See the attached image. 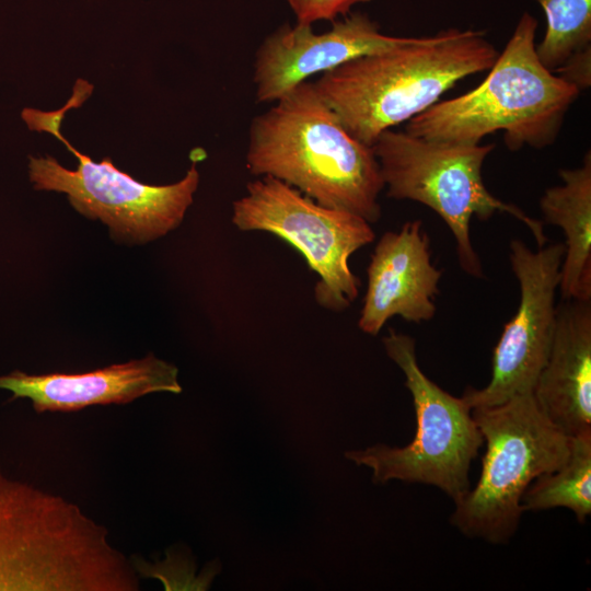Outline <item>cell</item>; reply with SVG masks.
Listing matches in <instances>:
<instances>
[{"instance_id":"cell-1","label":"cell","mask_w":591,"mask_h":591,"mask_svg":"<svg viewBox=\"0 0 591 591\" xmlns=\"http://www.w3.org/2000/svg\"><path fill=\"white\" fill-rule=\"evenodd\" d=\"M246 167L270 176L317 204L358 215L370 223L381 217L383 178L372 147L355 138L305 81L252 119Z\"/></svg>"},{"instance_id":"cell-3","label":"cell","mask_w":591,"mask_h":591,"mask_svg":"<svg viewBox=\"0 0 591 591\" xmlns=\"http://www.w3.org/2000/svg\"><path fill=\"white\" fill-rule=\"evenodd\" d=\"M106 529L60 496L0 470V591H137Z\"/></svg>"},{"instance_id":"cell-10","label":"cell","mask_w":591,"mask_h":591,"mask_svg":"<svg viewBox=\"0 0 591 591\" xmlns=\"http://www.w3.org/2000/svg\"><path fill=\"white\" fill-rule=\"evenodd\" d=\"M565 244L534 252L520 240L510 243L512 270L520 286V304L495 347L489 383L467 387L462 395L473 407H489L534 390L547 360L556 323Z\"/></svg>"},{"instance_id":"cell-15","label":"cell","mask_w":591,"mask_h":591,"mask_svg":"<svg viewBox=\"0 0 591 591\" xmlns=\"http://www.w3.org/2000/svg\"><path fill=\"white\" fill-rule=\"evenodd\" d=\"M563 184L545 190L540 207L546 222L565 234L559 289L565 300H591V154L581 166L560 170Z\"/></svg>"},{"instance_id":"cell-18","label":"cell","mask_w":591,"mask_h":591,"mask_svg":"<svg viewBox=\"0 0 591 591\" xmlns=\"http://www.w3.org/2000/svg\"><path fill=\"white\" fill-rule=\"evenodd\" d=\"M92 91L93 85L91 83L83 79H78L73 86L72 96L65 107L53 112L24 108L21 113L22 119L31 130L45 131L54 135L56 131H60V123L67 111L73 107H80L91 95Z\"/></svg>"},{"instance_id":"cell-12","label":"cell","mask_w":591,"mask_h":591,"mask_svg":"<svg viewBox=\"0 0 591 591\" xmlns=\"http://www.w3.org/2000/svg\"><path fill=\"white\" fill-rule=\"evenodd\" d=\"M367 275L358 320L363 333L378 335L393 316L420 323L436 314L433 299L439 293L442 271L431 263L429 239L420 220L408 221L399 231L380 237Z\"/></svg>"},{"instance_id":"cell-19","label":"cell","mask_w":591,"mask_h":591,"mask_svg":"<svg viewBox=\"0 0 591 591\" xmlns=\"http://www.w3.org/2000/svg\"><path fill=\"white\" fill-rule=\"evenodd\" d=\"M372 0H287L297 23L312 25L318 21H335L358 3Z\"/></svg>"},{"instance_id":"cell-4","label":"cell","mask_w":591,"mask_h":591,"mask_svg":"<svg viewBox=\"0 0 591 591\" xmlns=\"http://www.w3.org/2000/svg\"><path fill=\"white\" fill-rule=\"evenodd\" d=\"M537 25L532 14L523 12L485 80L462 95L437 102L408 120L405 131L476 144L501 130L511 151L553 144L581 91L542 65L535 49Z\"/></svg>"},{"instance_id":"cell-9","label":"cell","mask_w":591,"mask_h":591,"mask_svg":"<svg viewBox=\"0 0 591 591\" xmlns=\"http://www.w3.org/2000/svg\"><path fill=\"white\" fill-rule=\"evenodd\" d=\"M53 136L78 159V167L68 170L50 155L28 157V176L36 190L66 194L79 213L102 221L120 243H148L182 223L199 184L196 161L182 179L148 185L117 169L111 158L93 161L60 131Z\"/></svg>"},{"instance_id":"cell-11","label":"cell","mask_w":591,"mask_h":591,"mask_svg":"<svg viewBox=\"0 0 591 591\" xmlns=\"http://www.w3.org/2000/svg\"><path fill=\"white\" fill-rule=\"evenodd\" d=\"M408 37L383 34L364 13H351L316 33L312 25L288 23L258 47L253 70L259 103H274L309 78L323 74L364 55L398 46Z\"/></svg>"},{"instance_id":"cell-6","label":"cell","mask_w":591,"mask_h":591,"mask_svg":"<svg viewBox=\"0 0 591 591\" xmlns=\"http://www.w3.org/2000/svg\"><path fill=\"white\" fill-rule=\"evenodd\" d=\"M372 149L387 197L418 201L436 211L450 228L459 263L468 275L484 277L470 235L474 216L487 220L496 212H507L531 230L538 247L545 245L542 222L487 189L482 169L495 149L494 143L436 141L389 129L379 136Z\"/></svg>"},{"instance_id":"cell-5","label":"cell","mask_w":591,"mask_h":591,"mask_svg":"<svg viewBox=\"0 0 591 591\" xmlns=\"http://www.w3.org/2000/svg\"><path fill=\"white\" fill-rule=\"evenodd\" d=\"M472 416L486 445L483 467L476 485L454 502L451 523L468 537L508 543L524 512V491L565 463L571 438L549 421L533 392L473 407Z\"/></svg>"},{"instance_id":"cell-17","label":"cell","mask_w":591,"mask_h":591,"mask_svg":"<svg viewBox=\"0 0 591 591\" xmlns=\"http://www.w3.org/2000/svg\"><path fill=\"white\" fill-rule=\"evenodd\" d=\"M523 511L571 510L578 522L591 514V434L572 437L563 465L536 477L523 494Z\"/></svg>"},{"instance_id":"cell-2","label":"cell","mask_w":591,"mask_h":591,"mask_svg":"<svg viewBox=\"0 0 591 591\" xmlns=\"http://www.w3.org/2000/svg\"><path fill=\"white\" fill-rule=\"evenodd\" d=\"M498 54L484 31L452 27L350 60L313 84L345 128L372 147L462 79L489 70Z\"/></svg>"},{"instance_id":"cell-7","label":"cell","mask_w":591,"mask_h":591,"mask_svg":"<svg viewBox=\"0 0 591 591\" xmlns=\"http://www.w3.org/2000/svg\"><path fill=\"white\" fill-rule=\"evenodd\" d=\"M382 341L387 356L403 371L412 394L415 436L402 448L376 444L346 452L345 456L370 467L374 483L397 479L431 485L455 502L471 488V463L484 443L472 407L463 396L451 395L422 372L414 338L390 328Z\"/></svg>"},{"instance_id":"cell-8","label":"cell","mask_w":591,"mask_h":591,"mask_svg":"<svg viewBox=\"0 0 591 591\" xmlns=\"http://www.w3.org/2000/svg\"><path fill=\"white\" fill-rule=\"evenodd\" d=\"M232 222L241 231L268 232L293 246L320 278L314 297L322 308L341 312L358 297L361 281L349 259L375 237L362 217L322 206L279 179L262 176L233 201Z\"/></svg>"},{"instance_id":"cell-14","label":"cell","mask_w":591,"mask_h":591,"mask_svg":"<svg viewBox=\"0 0 591 591\" xmlns=\"http://www.w3.org/2000/svg\"><path fill=\"white\" fill-rule=\"evenodd\" d=\"M533 395L544 415L568 437L591 434V302L556 308L549 354Z\"/></svg>"},{"instance_id":"cell-13","label":"cell","mask_w":591,"mask_h":591,"mask_svg":"<svg viewBox=\"0 0 591 591\" xmlns=\"http://www.w3.org/2000/svg\"><path fill=\"white\" fill-rule=\"evenodd\" d=\"M178 369L153 354L83 373L0 375L10 399L28 398L36 413H70L94 405L127 404L157 392L178 394Z\"/></svg>"},{"instance_id":"cell-16","label":"cell","mask_w":591,"mask_h":591,"mask_svg":"<svg viewBox=\"0 0 591 591\" xmlns=\"http://www.w3.org/2000/svg\"><path fill=\"white\" fill-rule=\"evenodd\" d=\"M546 32L535 46L542 65L580 91L591 83V0H534Z\"/></svg>"}]
</instances>
